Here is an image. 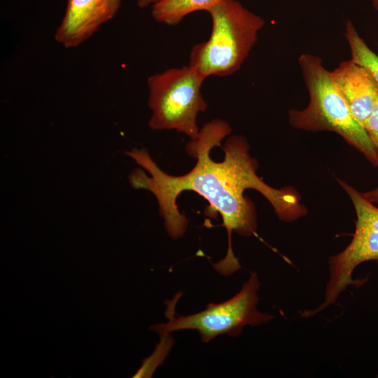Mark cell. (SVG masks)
Returning <instances> with one entry per match:
<instances>
[{"label": "cell", "instance_id": "obj_7", "mask_svg": "<svg viewBox=\"0 0 378 378\" xmlns=\"http://www.w3.org/2000/svg\"><path fill=\"white\" fill-rule=\"evenodd\" d=\"M122 0H68L55 41L66 48H75L89 39L119 10Z\"/></svg>", "mask_w": 378, "mask_h": 378}, {"label": "cell", "instance_id": "obj_6", "mask_svg": "<svg viewBox=\"0 0 378 378\" xmlns=\"http://www.w3.org/2000/svg\"><path fill=\"white\" fill-rule=\"evenodd\" d=\"M350 197L356 214V227L349 245L329 259L330 278L323 302L318 307L322 311L335 303L349 285L359 286L352 274L360 264L374 260L378 265V208L362 192L347 183L338 180Z\"/></svg>", "mask_w": 378, "mask_h": 378}, {"label": "cell", "instance_id": "obj_13", "mask_svg": "<svg viewBox=\"0 0 378 378\" xmlns=\"http://www.w3.org/2000/svg\"><path fill=\"white\" fill-rule=\"evenodd\" d=\"M160 0H136V5L139 8H145L148 6H153Z\"/></svg>", "mask_w": 378, "mask_h": 378}, {"label": "cell", "instance_id": "obj_3", "mask_svg": "<svg viewBox=\"0 0 378 378\" xmlns=\"http://www.w3.org/2000/svg\"><path fill=\"white\" fill-rule=\"evenodd\" d=\"M206 11L211 20V34L192 48L188 65L204 79L231 76L247 59L265 20L237 0H222Z\"/></svg>", "mask_w": 378, "mask_h": 378}, {"label": "cell", "instance_id": "obj_1", "mask_svg": "<svg viewBox=\"0 0 378 378\" xmlns=\"http://www.w3.org/2000/svg\"><path fill=\"white\" fill-rule=\"evenodd\" d=\"M231 131L229 123L220 119L204 125L197 139L186 146L187 153L197 160L196 163L181 176L163 172L145 149L134 148L125 153L149 174L148 176L141 169H136L130 174V183L135 189L148 190L154 195L164 227L172 238L183 237L188 225V220L180 213L176 204L178 196L185 190L197 192L207 200L212 211L220 214L227 232L228 247L225 258L214 267L223 275H230L241 267L232 248V232L248 237L256 231L255 207L244 196L246 190L253 189L262 195L284 221H293L307 213L295 190L272 188L257 175L256 161L250 156L244 136L234 135L225 141L223 161L211 159V149L220 146L221 141Z\"/></svg>", "mask_w": 378, "mask_h": 378}, {"label": "cell", "instance_id": "obj_9", "mask_svg": "<svg viewBox=\"0 0 378 378\" xmlns=\"http://www.w3.org/2000/svg\"><path fill=\"white\" fill-rule=\"evenodd\" d=\"M222 0H160L152 6V16L158 22L174 26L188 15L206 10Z\"/></svg>", "mask_w": 378, "mask_h": 378}, {"label": "cell", "instance_id": "obj_12", "mask_svg": "<svg viewBox=\"0 0 378 378\" xmlns=\"http://www.w3.org/2000/svg\"><path fill=\"white\" fill-rule=\"evenodd\" d=\"M363 195L371 203L374 204H378V185L375 188L367 191Z\"/></svg>", "mask_w": 378, "mask_h": 378}, {"label": "cell", "instance_id": "obj_11", "mask_svg": "<svg viewBox=\"0 0 378 378\" xmlns=\"http://www.w3.org/2000/svg\"><path fill=\"white\" fill-rule=\"evenodd\" d=\"M364 128L378 150V94L376 97L373 110L368 118Z\"/></svg>", "mask_w": 378, "mask_h": 378}, {"label": "cell", "instance_id": "obj_5", "mask_svg": "<svg viewBox=\"0 0 378 378\" xmlns=\"http://www.w3.org/2000/svg\"><path fill=\"white\" fill-rule=\"evenodd\" d=\"M260 281L256 273L251 274L239 292L221 303H209L205 309L176 317L172 302L166 312L168 322L152 326L160 335L181 330H197L201 341L208 342L220 335L239 336L245 326H258L274 316L257 309Z\"/></svg>", "mask_w": 378, "mask_h": 378}, {"label": "cell", "instance_id": "obj_10", "mask_svg": "<svg viewBox=\"0 0 378 378\" xmlns=\"http://www.w3.org/2000/svg\"><path fill=\"white\" fill-rule=\"evenodd\" d=\"M344 35L351 59L368 69L378 81V55L367 45L350 20L346 22Z\"/></svg>", "mask_w": 378, "mask_h": 378}, {"label": "cell", "instance_id": "obj_4", "mask_svg": "<svg viewBox=\"0 0 378 378\" xmlns=\"http://www.w3.org/2000/svg\"><path fill=\"white\" fill-rule=\"evenodd\" d=\"M204 80L189 65L170 68L149 76L150 128L174 130L191 140L197 139L200 132L197 116L207 108L201 92Z\"/></svg>", "mask_w": 378, "mask_h": 378}, {"label": "cell", "instance_id": "obj_8", "mask_svg": "<svg viewBox=\"0 0 378 378\" xmlns=\"http://www.w3.org/2000/svg\"><path fill=\"white\" fill-rule=\"evenodd\" d=\"M330 73L354 118L364 128L374 106L378 81L368 69L351 59L342 62Z\"/></svg>", "mask_w": 378, "mask_h": 378}, {"label": "cell", "instance_id": "obj_14", "mask_svg": "<svg viewBox=\"0 0 378 378\" xmlns=\"http://www.w3.org/2000/svg\"><path fill=\"white\" fill-rule=\"evenodd\" d=\"M372 6L378 12V0H370Z\"/></svg>", "mask_w": 378, "mask_h": 378}, {"label": "cell", "instance_id": "obj_2", "mask_svg": "<svg viewBox=\"0 0 378 378\" xmlns=\"http://www.w3.org/2000/svg\"><path fill=\"white\" fill-rule=\"evenodd\" d=\"M298 64L309 102L302 110H289L290 125L309 132H335L362 153L374 167H378L377 149L366 130L354 118L321 58L310 53H302L298 58Z\"/></svg>", "mask_w": 378, "mask_h": 378}]
</instances>
